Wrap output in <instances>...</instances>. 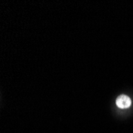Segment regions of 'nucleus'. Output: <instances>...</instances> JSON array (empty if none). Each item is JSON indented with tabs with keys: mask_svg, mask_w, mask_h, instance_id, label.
Wrapping results in <instances>:
<instances>
[{
	"mask_svg": "<svg viewBox=\"0 0 133 133\" xmlns=\"http://www.w3.org/2000/svg\"><path fill=\"white\" fill-rule=\"evenodd\" d=\"M116 105L119 108H128L131 104V101L126 95H121L117 97L116 99Z\"/></svg>",
	"mask_w": 133,
	"mask_h": 133,
	"instance_id": "f257e3e1",
	"label": "nucleus"
}]
</instances>
